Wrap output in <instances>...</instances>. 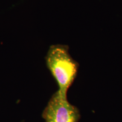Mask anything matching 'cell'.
<instances>
[{
  "mask_svg": "<svg viewBox=\"0 0 122 122\" xmlns=\"http://www.w3.org/2000/svg\"><path fill=\"white\" fill-rule=\"evenodd\" d=\"M42 117L45 122H78L80 115L78 109L68 102L67 97L57 91L44 109Z\"/></svg>",
  "mask_w": 122,
  "mask_h": 122,
  "instance_id": "7a4b0ae2",
  "label": "cell"
},
{
  "mask_svg": "<svg viewBox=\"0 0 122 122\" xmlns=\"http://www.w3.org/2000/svg\"><path fill=\"white\" fill-rule=\"evenodd\" d=\"M46 66L58 85V91L67 96L68 90L75 79L78 64L70 55L67 46L51 45L45 57Z\"/></svg>",
  "mask_w": 122,
  "mask_h": 122,
  "instance_id": "6da1fadb",
  "label": "cell"
}]
</instances>
